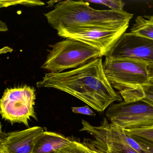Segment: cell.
Masks as SVG:
<instances>
[{"label": "cell", "instance_id": "obj_1", "mask_svg": "<svg viewBox=\"0 0 153 153\" xmlns=\"http://www.w3.org/2000/svg\"><path fill=\"white\" fill-rule=\"evenodd\" d=\"M36 86L64 92L100 113L113 102L123 101L107 79L102 57L68 72L47 73Z\"/></svg>", "mask_w": 153, "mask_h": 153}, {"label": "cell", "instance_id": "obj_2", "mask_svg": "<svg viewBox=\"0 0 153 153\" xmlns=\"http://www.w3.org/2000/svg\"><path fill=\"white\" fill-rule=\"evenodd\" d=\"M50 26L56 31L72 27L118 29L129 26L134 14L123 10H98L84 0L59 1L52 10L44 14Z\"/></svg>", "mask_w": 153, "mask_h": 153}, {"label": "cell", "instance_id": "obj_3", "mask_svg": "<svg viewBox=\"0 0 153 153\" xmlns=\"http://www.w3.org/2000/svg\"><path fill=\"white\" fill-rule=\"evenodd\" d=\"M102 65L109 82L126 102L140 101L142 86L153 83V64L106 57Z\"/></svg>", "mask_w": 153, "mask_h": 153}, {"label": "cell", "instance_id": "obj_4", "mask_svg": "<svg viewBox=\"0 0 153 153\" xmlns=\"http://www.w3.org/2000/svg\"><path fill=\"white\" fill-rule=\"evenodd\" d=\"M46 59L41 68L51 73H61L78 68L90 61L102 57L100 51L83 42L72 39L50 46Z\"/></svg>", "mask_w": 153, "mask_h": 153}, {"label": "cell", "instance_id": "obj_5", "mask_svg": "<svg viewBox=\"0 0 153 153\" xmlns=\"http://www.w3.org/2000/svg\"><path fill=\"white\" fill-rule=\"evenodd\" d=\"M36 99L35 89L30 86L7 88L0 99V115L12 124L28 127L31 118L38 120L34 109Z\"/></svg>", "mask_w": 153, "mask_h": 153}, {"label": "cell", "instance_id": "obj_6", "mask_svg": "<svg viewBox=\"0 0 153 153\" xmlns=\"http://www.w3.org/2000/svg\"><path fill=\"white\" fill-rule=\"evenodd\" d=\"M105 116L111 124L123 129L143 128L153 125V107L143 101L112 104Z\"/></svg>", "mask_w": 153, "mask_h": 153}, {"label": "cell", "instance_id": "obj_7", "mask_svg": "<svg viewBox=\"0 0 153 153\" xmlns=\"http://www.w3.org/2000/svg\"><path fill=\"white\" fill-rule=\"evenodd\" d=\"M128 26L118 29L106 28L98 27H72L63 28L57 31L59 37L72 39L83 42L100 51L105 56Z\"/></svg>", "mask_w": 153, "mask_h": 153}, {"label": "cell", "instance_id": "obj_8", "mask_svg": "<svg viewBox=\"0 0 153 153\" xmlns=\"http://www.w3.org/2000/svg\"><path fill=\"white\" fill-rule=\"evenodd\" d=\"M81 132H85L94 139L85 140L94 148L102 153H138L131 148L122 139L115 129L113 124L103 118L99 126H94L82 119Z\"/></svg>", "mask_w": 153, "mask_h": 153}, {"label": "cell", "instance_id": "obj_9", "mask_svg": "<svg viewBox=\"0 0 153 153\" xmlns=\"http://www.w3.org/2000/svg\"><path fill=\"white\" fill-rule=\"evenodd\" d=\"M105 57L153 64V40L131 32H125Z\"/></svg>", "mask_w": 153, "mask_h": 153}, {"label": "cell", "instance_id": "obj_10", "mask_svg": "<svg viewBox=\"0 0 153 153\" xmlns=\"http://www.w3.org/2000/svg\"><path fill=\"white\" fill-rule=\"evenodd\" d=\"M45 128L35 126L4 134L3 144L6 153H32Z\"/></svg>", "mask_w": 153, "mask_h": 153}, {"label": "cell", "instance_id": "obj_11", "mask_svg": "<svg viewBox=\"0 0 153 153\" xmlns=\"http://www.w3.org/2000/svg\"><path fill=\"white\" fill-rule=\"evenodd\" d=\"M72 141L63 135L46 130L36 143L32 153H54L70 144Z\"/></svg>", "mask_w": 153, "mask_h": 153}, {"label": "cell", "instance_id": "obj_12", "mask_svg": "<svg viewBox=\"0 0 153 153\" xmlns=\"http://www.w3.org/2000/svg\"><path fill=\"white\" fill-rule=\"evenodd\" d=\"M135 21L130 32L153 40V15L137 16Z\"/></svg>", "mask_w": 153, "mask_h": 153}, {"label": "cell", "instance_id": "obj_13", "mask_svg": "<svg viewBox=\"0 0 153 153\" xmlns=\"http://www.w3.org/2000/svg\"><path fill=\"white\" fill-rule=\"evenodd\" d=\"M129 135L141 137L147 141L153 142V125L143 128L124 129Z\"/></svg>", "mask_w": 153, "mask_h": 153}, {"label": "cell", "instance_id": "obj_14", "mask_svg": "<svg viewBox=\"0 0 153 153\" xmlns=\"http://www.w3.org/2000/svg\"><path fill=\"white\" fill-rule=\"evenodd\" d=\"M115 126V129L117 131V133L120 136V137L124 139L126 143L135 151H136L138 153H149L147 151H145L144 149H143L139 144L128 134L126 133L124 129L117 126Z\"/></svg>", "mask_w": 153, "mask_h": 153}, {"label": "cell", "instance_id": "obj_15", "mask_svg": "<svg viewBox=\"0 0 153 153\" xmlns=\"http://www.w3.org/2000/svg\"><path fill=\"white\" fill-rule=\"evenodd\" d=\"M54 153H90L82 143L72 140L70 144Z\"/></svg>", "mask_w": 153, "mask_h": 153}, {"label": "cell", "instance_id": "obj_16", "mask_svg": "<svg viewBox=\"0 0 153 153\" xmlns=\"http://www.w3.org/2000/svg\"><path fill=\"white\" fill-rule=\"evenodd\" d=\"M88 3L102 4L109 7L110 10L122 11L125 3L120 0H85Z\"/></svg>", "mask_w": 153, "mask_h": 153}, {"label": "cell", "instance_id": "obj_17", "mask_svg": "<svg viewBox=\"0 0 153 153\" xmlns=\"http://www.w3.org/2000/svg\"><path fill=\"white\" fill-rule=\"evenodd\" d=\"M45 3L40 1H29V0H0V9L8 7L12 5L22 4L27 6H42Z\"/></svg>", "mask_w": 153, "mask_h": 153}, {"label": "cell", "instance_id": "obj_18", "mask_svg": "<svg viewBox=\"0 0 153 153\" xmlns=\"http://www.w3.org/2000/svg\"><path fill=\"white\" fill-rule=\"evenodd\" d=\"M142 91L140 100L148 103L153 107V83L142 86Z\"/></svg>", "mask_w": 153, "mask_h": 153}, {"label": "cell", "instance_id": "obj_19", "mask_svg": "<svg viewBox=\"0 0 153 153\" xmlns=\"http://www.w3.org/2000/svg\"><path fill=\"white\" fill-rule=\"evenodd\" d=\"M131 136V135H130ZM139 145L149 153H153V142L147 141L141 137L131 136Z\"/></svg>", "mask_w": 153, "mask_h": 153}, {"label": "cell", "instance_id": "obj_20", "mask_svg": "<svg viewBox=\"0 0 153 153\" xmlns=\"http://www.w3.org/2000/svg\"><path fill=\"white\" fill-rule=\"evenodd\" d=\"M71 110L73 112L76 114H82L91 116H95V113L88 106L81 107H72Z\"/></svg>", "mask_w": 153, "mask_h": 153}, {"label": "cell", "instance_id": "obj_21", "mask_svg": "<svg viewBox=\"0 0 153 153\" xmlns=\"http://www.w3.org/2000/svg\"><path fill=\"white\" fill-rule=\"evenodd\" d=\"M82 143L85 146V148L87 149V151L89 152L90 153H102L101 152H100L98 150H96L95 148H94L93 147L89 145V144L87 143L86 142L84 141Z\"/></svg>", "mask_w": 153, "mask_h": 153}, {"label": "cell", "instance_id": "obj_22", "mask_svg": "<svg viewBox=\"0 0 153 153\" xmlns=\"http://www.w3.org/2000/svg\"><path fill=\"white\" fill-rule=\"evenodd\" d=\"M4 134L0 135V153H6L4 150V147L3 144V141L4 137Z\"/></svg>", "mask_w": 153, "mask_h": 153}, {"label": "cell", "instance_id": "obj_23", "mask_svg": "<svg viewBox=\"0 0 153 153\" xmlns=\"http://www.w3.org/2000/svg\"><path fill=\"white\" fill-rule=\"evenodd\" d=\"M8 30L6 23L0 20V32H4Z\"/></svg>", "mask_w": 153, "mask_h": 153}, {"label": "cell", "instance_id": "obj_24", "mask_svg": "<svg viewBox=\"0 0 153 153\" xmlns=\"http://www.w3.org/2000/svg\"><path fill=\"white\" fill-rule=\"evenodd\" d=\"M3 133L2 132V126L1 125V122H0V135L2 134Z\"/></svg>", "mask_w": 153, "mask_h": 153}]
</instances>
